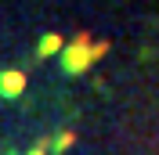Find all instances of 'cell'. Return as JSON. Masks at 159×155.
Instances as JSON below:
<instances>
[{
	"instance_id": "cell-1",
	"label": "cell",
	"mask_w": 159,
	"mask_h": 155,
	"mask_svg": "<svg viewBox=\"0 0 159 155\" xmlns=\"http://www.w3.org/2000/svg\"><path fill=\"white\" fill-rule=\"evenodd\" d=\"M105 54H109V43H105V40H98V43H94V40H90V33H80L69 47H65L61 65H65V72H72V76H76V72H87V69L94 65L98 58H105Z\"/></svg>"
},
{
	"instance_id": "cell-2",
	"label": "cell",
	"mask_w": 159,
	"mask_h": 155,
	"mask_svg": "<svg viewBox=\"0 0 159 155\" xmlns=\"http://www.w3.org/2000/svg\"><path fill=\"white\" fill-rule=\"evenodd\" d=\"M22 90H25V72H18V69L0 72V94L4 97H18Z\"/></svg>"
},
{
	"instance_id": "cell-3",
	"label": "cell",
	"mask_w": 159,
	"mask_h": 155,
	"mask_svg": "<svg viewBox=\"0 0 159 155\" xmlns=\"http://www.w3.org/2000/svg\"><path fill=\"white\" fill-rule=\"evenodd\" d=\"M54 51H61V36H58V33H47V36L40 40L36 54H40V58H47V54H54Z\"/></svg>"
},
{
	"instance_id": "cell-4",
	"label": "cell",
	"mask_w": 159,
	"mask_h": 155,
	"mask_svg": "<svg viewBox=\"0 0 159 155\" xmlns=\"http://www.w3.org/2000/svg\"><path fill=\"white\" fill-rule=\"evenodd\" d=\"M72 144H76V134H61V137H58V141H54L51 148H54V152H69Z\"/></svg>"
},
{
	"instance_id": "cell-5",
	"label": "cell",
	"mask_w": 159,
	"mask_h": 155,
	"mask_svg": "<svg viewBox=\"0 0 159 155\" xmlns=\"http://www.w3.org/2000/svg\"><path fill=\"white\" fill-rule=\"evenodd\" d=\"M47 148H51V141H40V144H36V148H33V152H29V155H47Z\"/></svg>"
}]
</instances>
